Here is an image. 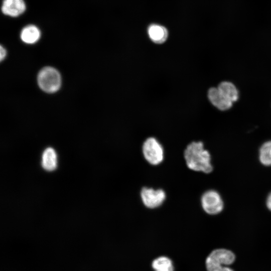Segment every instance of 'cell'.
<instances>
[{
	"label": "cell",
	"mask_w": 271,
	"mask_h": 271,
	"mask_svg": "<svg viewBox=\"0 0 271 271\" xmlns=\"http://www.w3.org/2000/svg\"><path fill=\"white\" fill-rule=\"evenodd\" d=\"M184 158L187 167L192 170L209 173L213 170L211 156L201 142L189 144L184 152Z\"/></svg>",
	"instance_id": "1"
},
{
	"label": "cell",
	"mask_w": 271,
	"mask_h": 271,
	"mask_svg": "<svg viewBox=\"0 0 271 271\" xmlns=\"http://www.w3.org/2000/svg\"><path fill=\"white\" fill-rule=\"evenodd\" d=\"M235 259V254L226 249H216L213 250L207 257L205 265L207 271H233L223 265H230Z\"/></svg>",
	"instance_id": "2"
},
{
	"label": "cell",
	"mask_w": 271,
	"mask_h": 271,
	"mask_svg": "<svg viewBox=\"0 0 271 271\" xmlns=\"http://www.w3.org/2000/svg\"><path fill=\"white\" fill-rule=\"evenodd\" d=\"M37 81L42 90L47 93H54L60 88L61 77L59 72L54 68L46 67L39 72Z\"/></svg>",
	"instance_id": "3"
},
{
	"label": "cell",
	"mask_w": 271,
	"mask_h": 271,
	"mask_svg": "<svg viewBox=\"0 0 271 271\" xmlns=\"http://www.w3.org/2000/svg\"><path fill=\"white\" fill-rule=\"evenodd\" d=\"M142 150L145 159L151 165H159L164 160L163 148L154 138L151 137L145 141Z\"/></svg>",
	"instance_id": "4"
},
{
	"label": "cell",
	"mask_w": 271,
	"mask_h": 271,
	"mask_svg": "<svg viewBox=\"0 0 271 271\" xmlns=\"http://www.w3.org/2000/svg\"><path fill=\"white\" fill-rule=\"evenodd\" d=\"M201 202L204 211L210 215H216L220 213L224 208L223 200L216 191L210 190L202 196Z\"/></svg>",
	"instance_id": "5"
},
{
	"label": "cell",
	"mask_w": 271,
	"mask_h": 271,
	"mask_svg": "<svg viewBox=\"0 0 271 271\" xmlns=\"http://www.w3.org/2000/svg\"><path fill=\"white\" fill-rule=\"evenodd\" d=\"M141 197L145 206L153 209L162 204L165 200L166 194L162 189L144 187L141 192Z\"/></svg>",
	"instance_id": "6"
},
{
	"label": "cell",
	"mask_w": 271,
	"mask_h": 271,
	"mask_svg": "<svg viewBox=\"0 0 271 271\" xmlns=\"http://www.w3.org/2000/svg\"><path fill=\"white\" fill-rule=\"evenodd\" d=\"M26 10L23 0H4L2 11L6 15L16 17L23 14Z\"/></svg>",
	"instance_id": "7"
},
{
	"label": "cell",
	"mask_w": 271,
	"mask_h": 271,
	"mask_svg": "<svg viewBox=\"0 0 271 271\" xmlns=\"http://www.w3.org/2000/svg\"><path fill=\"white\" fill-rule=\"evenodd\" d=\"M150 39L158 44L164 43L168 39L169 32L167 29L158 24H152L147 28Z\"/></svg>",
	"instance_id": "8"
},
{
	"label": "cell",
	"mask_w": 271,
	"mask_h": 271,
	"mask_svg": "<svg viewBox=\"0 0 271 271\" xmlns=\"http://www.w3.org/2000/svg\"><path fill=\"white\" fill-rule=\"evenodd\" d=\"M220 95L226 100L233 103L238 97V92L234 85L228 81L220 83L217 87Z\"/></svg>",
	"instance_id": "9"
},
{
	"label": "cell",
	"mask_w": 271,
	"mask_h": 271,
	"mask_svg": "<svg viewBox=\"0 0 271 271\" xmlns=\"http://www.w3.org/2000/svg\"><path fill=\"white\" fill-rule=\"evenodd\" d=\"M208 97L211 103L221 110L229 109L233 104L225 99L220 94L217 88L215 87L209 89Z\"/></svg>",
	"instance_id": "10"
},
{
	"label": "cell",
	"mask_w": 271,
	"mask_h": 271,
	"mask_svg": "<svg viewBox=\"0 0 271 271\" xmlns=\"http://www.w3.org/2000/svg\"><path fill=\"white\" fill-rule=\"evenodd\" d=\"M41 32L34 25H29L23 28L21 33V39L25 43L32 44L40 39Z\"/></svg>",
	"instance_id": "11"
},
{
	"label": "cell",
	"mask_w": 271,
	"mask_h": 271,
	"mask_svg": "<svg viewBox=\"0 0 271 271\" xmlns=\"http://www.w3.org/2000/svg\"><path fill=\"white\" fill-rule=\"evenodd\" d=\"M42 166L48 171H52L57 167V155L52 148H48L44 151L42 155Z\"/></svg>",
	"instance_id": "12"
},
{
	"label": "cell",
	"mask_w": 271,
	"mask_h": 271,
	"mask_svg": "<svg viewBox=\"0 0 271 271\" xmlns=\"http://www.w3.org/2000/svg\"><path fill=\"white\" fill-rule=\"evenodd\" d=\"M152 266L154 271H174L172 260L166 256H161L154 259Z\"/></svg>",
	"instance_id": "13"
},
{
	"label": "cell",
	"mask_w": 271,
	"mask_h": 271,
	"mask_svg": "<svg viewBox=\"0 0 271 271\" xmlns=\"http://www.w3.org/2000/svg\"><path fill=\"white\" fill-rule=\"evenodd\" d=\"M260 162L265 166H271V141L264 143L259 152Z\"/></svg>",
	"instance_id": "14"
},
{
	"label": "cell",
	"mask_w": 271,
	"mask_h": 271,
	"mask_svg": "<svg viewBox=\"0 0 271 271\" xmlns=\"http://www.w3.org/2000/svg\"><path fill=\"white\" fill-rule=\"evenodd\" d=\"M0 51H1V56H0L1 61H3L6 56L7 51L6 49L4 47H2V46H1Z\"/></svg>",
	"instance_id": "15"
},
{
	"label": "cell",
	"mask_w": 271,
	"mask_h": 271,
	"mask_svg": "<svg viewBox=\"0 0 271 271\" xmlns=\"http://www.w3.org/2000/svg\"><path fill=\"white\" fill-rule=\"evenodd\" d=\"M266 204L267 208L271 211V193L269 194L267 197Z\"/></svg>",
	"instance_id": "16"
}]
</instances>
